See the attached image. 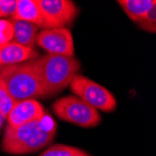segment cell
<instances>
[{"mask_svg":"<svg viewBox=\"0 0 156 156\" xmlns=\"http://www.w3.org/2000/svg\"><path fill=\"white\" fill-rule=\"evenodd\" d=\"M82 151L72 146L64 144H55L48 148L39 156H75Z\"/></svg>","mask_w":156,"mask_h":156,"instance_id":"13","label":"cell"},{"mask_svg":"<svg viewBox=\"0 0 156 156\" xmlns=\"http://www.w3.org/2000/svg\"><path fill=\"white\" fill-rule=\"evenodd\" d=\"M15 104L16 101L9 94L4 84L0 81V115L6 120Z\"/></svg>","mask_w":156,"mask_h":156,"instance_id":"14","label":"cell"},{"mask_svg":"<svg viewBox=\"0 0 156 156\" xmlns=\"http://www.w3.org/2000/svg\"><path fill=\"white\" fill-rule=\"evenodd\" d=\"M12 25H13V42L34 49L37 44V37L38 34L39 28L31 23H27L23 21H16L11 20Z\"/></svg>","mask_w":156,"mask_h":156,"instance_id":"11","label":"cell"},{"mask_svg":"<svg viewBox=\"0 0 156 156\" xmlns=\"http://www.w3.org/2000/svg\"><path fill=\"white\" fill-rule=\"evenodd\" d=\"M118 3L126 15L133 22L137 23L148 12V10L156 4V1L155 0H119Z\"/></svg>","mask_w":156,"mask_h":156,"instance_id":"12","label":"cell"},{"mask_svg":"<svg viewBox=\"0 0 156 156\" xmlns=\"http://www.w3.org/2000/svg\"><path fill=\"white\" fill-rule=\"evenodd\" d=\"M4 118L0 115V131H1V127H2V125H3V122H4Z\"/></svg>","mask_w":156,"mask_h":156,"instance_id":"19","label":"cell"},{"mask_svg":"<svg viewBox=\"0 0 156 156\" xmlns=\"http://www.w3.org/2000/svg\"><path fill=\"white\" fill-rule=\"evenodd\" d=\"M38 58L35 49L20 45L16 42H8L0 44V66L16 65Z\"/></svg>","mask_w":156,"mask_h":156,"instance_id":"9","label":"cell"},{"mask_svg":"<svg viewBox=\"0 0 156 156\" xmlns=\"http://www.w3.org/2000/svg\"><path fill=\"white\" fill-rule=\"evenodd\" d=\"M44 96L57 94L78 74L80 64L75 57L46 54L33 60Z\"/></svg>","mask_w":156,"mask_h":156,"instance_id":"2","label":"cell"},{"mask_svg":"<svg viewBox=\"0 0 156 156\" xmlns=\"http://www.w3.org/2000/svg\"><path fill=\"white\" fill-rule=\"evenodd\" d=\"M71 92L97 110L111 112L117 108L116 99L108 89L89 78L76 75L69 84Z\"/></svg>","mask_w":156,"mask_h":156,"instance_id":"5","label":"cell"},{"mask_svg":"<svg viewBox=\"0 0 156 156\" xmlns=\"http://www.w3.org/2000/svg\"><path fill=\"white\" fill-rule=\"evenodd\" d=\"M75 156H90L88 153H86V152H85V151H81L80 153H79V154H77V155H75Z\"/></svg>","mask_w":156,"mask_h":156,"instance_id":"18","label":"cell"},{"mask_svg":"<svg viewBox=\"0 0 156 156\" xmlns=\"http://www.w3.org/2000/svg\"><path fill=\"white\" fill-rule=\"evenodd\" d=\"M17 6V0H0V18L12 16Z\"/></svg>","mask_w":156,"mask_h":156,"instance_id":"17","label":"cell"},{"mask_svg":"<svg viewBox=\"0 0 156 156\" xmlns=\"http://www.w3.org/2000/svg\"><path fill=\"white\" fill-rule=\"evenodd\" d=\"M57 124L47 114L18 127L7 124L1 148L9 154L23 155L37 152L50 145L55 137Z\"/></svg>","mask_w":156,"mask_h":156,"instance_id":"1","label":"cell"},{"mask_svg":"<svg viewBox=\"0 0 156 156\" xmlns=\"http://www.w3.org/2000/svg\"><path fill=\"white\" fill-rule=\"evenodd\" d=\"M11 20L31 23L38 28H43L44 26L43 17L37 0H17V6Z\"/></svg>","mask_w":156,"mask_h":156,"instance_id":"10","label":"cell"},{"mask_svg":"<svg viewBox=\"0 0 156 156\" xmlns=\"http://www.w3.org/2000/svg\"><path fill=\"white\" fill-rule=\"evenodd\" d=\"M14 34L13 25L11 21L0 20V44L8 43L12 40Z\"/></svg>","mask_w":156,"mask_h":156,"instance_id":"16","label":"cell"},{"mask_svg":"<svg viewBox=\"0 0 156 156\" xmlns=\"http://www.w3.org/2000/svg\"><path fill=\"white\" fill-rule=\"evenodd\" d=\"M136 23L143 30L150 33H155L156 32V4H154Z\"/></svg>","mask_w":156,"mask_h":156,"instance_id":"15","label":"cell"},{"mask_svg":"<svg viewBox=\"0 0 156 156\" xmlns=\"http://www.w3.org/2000/svg\"><path fill=\"white\" fill-rule=\"evenodd\" d=\"M37 44L50 54L74 57L75 47L72 34L68 28L43 29L37 34Z\"/></svg>","mask_w":156,"mask_h":156,"instance_id":"7","label":"cell"},{"mask_svg":"<svg viewBox=\"0 0 156 156\" xmlns=\"http://www.w3.org/2000/svg\"><path fill=\"white\" fill-rule=\"evenodd\" d=\"M0 81L16 102L44 97L33 60L2 66Z\"/></svg>","mask_w":156,"mask_h":156,"instance_id":"3","label":"cell"},{"mask_svg":"<svg viewBox=\"0 0 156 156\" xmlns=\"http://www.w3.org/2000/svg\"><path fill=\"white\" fill-rule=\"evenodd\" d=\"M44 21L43 29L64 28L77 15V7L70 0H37Z\"/></svg>","mask_w":156,"mask_h":156,"instance_id":"6","label":"cell"},{"mask_svg":"<svg viewBox=\"0 0 156 156\" xmlns=\"http://www.w3.org/2000/svg\"><path fill=\"white\" fill-rule=\"evenodd\" d=\"M46 115L45 109L36 99L18 101L7 117L8 125L18 127L26 122L40 119Z\"/></svg>","mask_w":156,"mask_h":156,"instance_id":"8","label":"cell"},{"mask_svg":"<svg viewBox=\"0 0 156 156\" xmlns=\"http://www.w3.org/2000/svg\"><path fill=\"white\" fill-rule=\"evenodd\" d=\"M52 111L60 120L84 128L94 127L101 122L98 110L76 95L57 99L52 105Z\"/></svg>","mask_w":156,"mask_h":156,"instance_id":"4","label":"cell"}]
</instances>
